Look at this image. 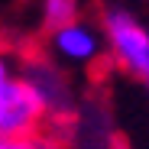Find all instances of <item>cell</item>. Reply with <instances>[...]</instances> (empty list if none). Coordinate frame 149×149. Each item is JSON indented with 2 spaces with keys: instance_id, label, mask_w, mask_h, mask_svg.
<instances>
[{
  "instance_id": "cell-2",
  "label": "cell",
  "mask_w": 149,
  "mask_h": 149,
  "mask_svg": "<svg viewBox=\"0 0 149 149\" xmlns=\"http://www.w3.org/2000/svg\"><path fill=\"white\" fill-rule=\"evenodd\" d=\"M45 45H49V58L58 68H91L107 55V42H104L101 26L84 16L49 29Z\"/></svg>"
},
{
  "instance_id": "cell-6",
  "label": "cell",
  "mask_w": 149,
  "mask_h": 149,
  "mask_svg": "<svg viewBox=\"0 0 149 149\" xmlns=\"http://www.w3.org/2000/svg\"><path fill=\"white\" fill-rule=\"evenodd\" d=\"M13 74H16V58H13V52H10V45L0 39V84L10 81Z\"/></svg>"
},
{
  "instance_id": "cell-4",
  "label": "cell",
  "mask_w": 149,
  "mask_h": 149,
  "mask_svg": "<svg viewBox=\"0 0 149 149\" xmlns=\"http://www.w3.org/2000/svg\"><path fill=\"white\" fill-rule=\"evenodd\" d=\"M19 78L36 91V97L42 101L49 117H58V113L71 110V84L52 58H29L19 68Z\"/></svg>"
},
{
  "instance_id": "cell-1",
  "label": "cell",
  "mask_w": 149,
  "mask_h": 149,
  "mask_svg": "<svg viewBox=\"0 0 149 149\" xmlns=\"http://www.w3.org/2000/svg\"><path fill=\"white\" fill-rule=\"evenodd\" d=\"M97 26L104 33L113 65L143 88H149V23L127 3H104Z\"/></svg>"
},
{
  "instance_id": "cell-8",
  "label": "cell",
  "mask_w": 149,
  "mask_h": 149,
  "mask_svg": "<svg viewBox=\"0 0 149 149\" xmlns=\"http://www.w3.org/2000/svg\"><path fill=\"white\" fill-rule=\"evenodd\" d=\"M120 149H130V146H120Z\"/></svg>"
},
{
  "instance_id": "cell-7",
  "label": "cell",
  "mask_w": 149,
  "mask_h": 149,
  "mask_svg": "<svg viewBox=\"0 0 149 149\" xmlns=\"http://www.w3.org/2000/svg\"><path fill=\"white\" fill-rule=\"evenodd\" d=\"M0 149H45L39 136H29V139H0Z\"/></svg>"
},
{
  "instance_id": "cell-3",
  "label": "cell",
  "mask_w": 149,
  "mask_h": 149,
  "mask_svg": "<svg viewBox=\"0 0 149 149\" xmlns=\"http://www.w3.org/2000/svg\"><path fill=\"white\" fill-rule=\"evenodd\" d=\"M45 107L36 97V91L19 78V71L10 81L0 84V139H29L39 136L45 127Z\"/></svg>"
},
{
  "instance_id": "cell-5",
  "label": "cell",
  "mask_w": 149,
  "mask_h": 149,
  "mask_svg": "<svg viewBox=\"0 0 149 149\" xmlns=\"http://www.w3.org/2000/svg\"><path fill=\"white\" fill-rule=\"evenodd\" d=\"M81 3L84 0H39V23L42 29H55L62 23H71L81 16Z\"/></svg>"
}]
</instances>
